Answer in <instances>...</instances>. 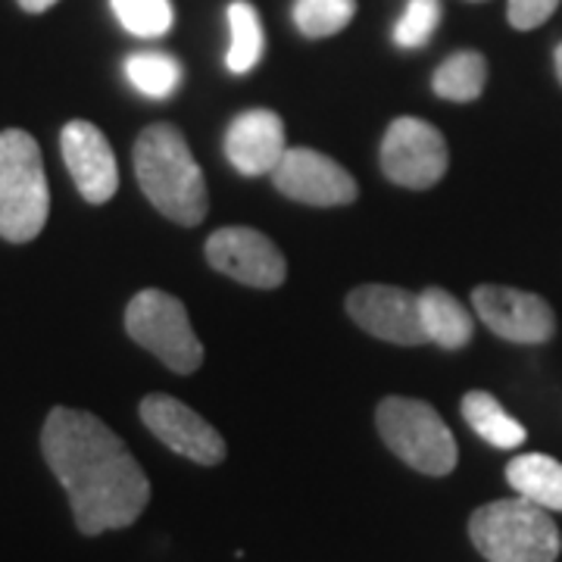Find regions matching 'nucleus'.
<instances>
[{
	"label": "nucleus",
	"mask_w": 562,
	"mask_h": 562,
	"mask_svg": "<svg viewBox=\"0 0 562 562\" xmlns=\"http://www.w3.org/2000/svg\"><path fill=\"white\" fill-rule=\"evenodd\" d=\"M41 450L66 487L81 535L128 528L150 503V482L132 450L94 413L54 406Z\"/></svg>",
	"instance_id": "1"
},
{
	"label": "nucleus",
	"mask_w": 562,
	"mask_h": 562,
	"mask_svg": "<svg viewBox=\"0 0 562 562\" xmlns=\"http://www.w3.org/2000/svg\"><path fill=\"white\" fill-rule=\"evenodd\" d=\"M132 160L144 198L166 220L179 225H201L206 220V206H210L206 179L176 125L169 122L147 125L135 140Z\"/></svg>",
	"instance_id": "2"
},
{
	"label": "nucleus",
	"mask_w": 562,
	"mask_h": 562,
	"mask_svg": "<svg viewBox=\"0 0 562 562\" xmlns=\"http://www.w3.org/2000/svg\"><path fill=\"white\" fill-rule=\"evenodd\" d=\"M469 538L487 562H557L562 538L550 513L525 497L479 506Z\"/></svg>",
	"instance_id": "3"
},
{
	"label": "nucleus",
	"mask_w": 562,
	"mask_h": 562,
	"mask_svg": "<svg viewBox=\"0 0 562 562\" xmlns=\"http://www.w3.org/2000/svg\"><path fill=\"white\" fill-rule=\"evenodd\" d=\"M50 213V188L38 140L22 128L0 132V238H38Z\"/></svg>",
	"instance_id": "4"
},
{
	"label": "nucleus",
	"mask_w": 562,
	"mask_h": 562,
	"mask_svg": "<svg viewBox=\"0 0 562 562\" xmlns=\"http://www.w3.org/2000/svg\"><path fill=\"white\" fill-rule=\"evenodd\" d=\"M375 425L387 450L422 475L441 479L457 469V438L431 403L384 397L375 409Z\"/></svg>",
	"instance_id": "5"
},
{
	"label": "nucleus",
	"mask_w": 562,
	"mask_h": 562,
	"mask_svg": "<svg viewBox=\"0 0 562 562\" xmlns=\"http://www.w3.org/2000/svg\"><path fill=\"white\" fill-rule=\"evenodd\" d=\"M125 331L179 375H191L203 366V344L191 328L184 303L160 288H144L132 297L125 310Z\"/></svg>",
	"instance_id": "6"
},
{
	"label": "nucleus",
	"mask_w": 562,
	"mask_h": 562,
	"mask_svg": "<svg viewBox=\"0 0 562 562\" xmlns=\"http://www.w3.org/2000/svg\"><path fill=\"white\" fill-rule=\"evenodd\" d=\"M379 162L387 181L401 188H413V191H425L447 176L450 147L431 122L401 116L384 132Z\"/></svg>",
	"instance_id": "7"
},
{
	"label": "nucleus",
	"mask_w": 562,
	"mask_h": 562,
	"mask_svg": "<svg viewBox=\"0 0 562 562\" xmlns=\"http://www.w3.org/2000/svg\"><path fill=\"white\" fill-rule=\"evenodd\" d=\"M203 254L216 272L241 281L247 288L269 291V288H279L288 276V262L276 241L247 225H228V228L213 232L206 238Z\"/></svg>",
	"instance_id": "8"
},
{
	"label": "nucleus",
	"mask_w": 562,
	"mask_h": 562,
	"mask_svg": "<svg viewBox=\"0 0 562 562\" xmlns=\"http://www.w3.org/2000/svg\"><path fill=\"white\" fill-rule=\"evenodd\" d=\"M272 184L288 201L306 206H347L357 201V179L341 162L325 157L313 147H288L272 169Z\"/></svg>",
	"instance_id": "9"
},
{
	"label": "nucleus",
	"mask_w": 562,
	"mask_h": 562,
	"mask_svg": "<svg viewBox=\"0 0 562 562\" xmlns=\"http://www.w3.org/2000/svg\"><path fill=\"white\" fill-rule=\"evenodd\" d=\"M472 306L479 319L503 341L543 344L557 331L553 306L538 294L509 284H479L472 291Z\"/></svg>",
	"instance_id": "10"
},
{
	"label": "nucleus",
	"mask_w": 562,
	"mask_h": 562,
	"mask_svg": "<svg viewBox=\"0 0 562 562\" xmlns=\"http://www.w3.org/2000/svg\"><path fill=\"white\" fill-rule=\"evenodd\" d=\"M140 422L172 453L198 462V465H220L228 453L220 431L203 419L201 413H194L188 403H181L179 397H169V394L144 397L140 401Z\"/></svg>",
	"instance_id": "11"
},
{
	"label": "nucleus",
	"mask_w": 562,
	"mask_h": 562,
	"mask_svg": "<svg viewBox=\"0 0 562 562\" xmlns=\"http://www.w3.org/2000/svg\"><path fill=\"white\" fill-rule=\"evenodd\" d=\"M350 319L372 338L387 344L416 347L425 344L419 316V294L397 284H360L347 294Z\"/></svg>",
	"instance_id": "12"
},
{
	"label": "nucleus",
	"mask_w": 562,
	"mask_h": 562,
	"mask_svg": "<svg viewBox=\"0 0 562 562\" xmlns=\"http://www.w3.org/2000/svg\"><path fill=\"white\" fill-rule=\"evenodd\" d=\"M63 162L88 203H106L120 188V166L110 140L94 122L76 120L60 135Z\"/></svg>",
	"instance_id": "13"
},
{
	"label": "nucleus",
	"mask_w": 562,
	"mask_h": 562,
	"mask_svg": "<svg viewBox=\"0 0 562 562\" xmlns=\"http://www.w3.org/2000/svg\"><path fill=\"white\" fill-rule=\"evenodd\" d=\"M222 150L241 176H272L288 150L284 122L276 110H244L228 122Z\"/></svg>",
	"instance_id": "14"
},
{
	"label": "nucleus",
	"mask_w": 562,
	"mask_h": 562,
	"mask_svg": "<svg viewBox=\"0 0 562 562\" xmlns=\"http://www.w3.org/2000/svg\"><path fill=\"white\" fill-rule=\"evenodd\" d=\"M419 316L425 341L438 344L441 350H462L475 338L472 313L443 288H425L419 294Z\"/></svg>",
	"instance_id": "15"
},
{
	"label": "nucleus",
	"mask_w": 562,
	"mask_h": 562,
	"mask_svg": "<svg viewBox=\"0 0 562 562\" xmlns=\"http://www.w3.org/2000/svg\"><path fill=\"white\" fill-rule=\"evenodd\" d=\"M509 487L547 513H562V462L547 453H522L506 465Z\"/></svg>",
	"instance_id": "16"
},
{
	"label": "nucleus",
	"mask_w": 562,
	"mask_h": 562,
	"mask_svg": "<svg viewBox=\"0 0 562 562\" xmlns=\"http://www.w3.org/2000/svg\"><path fill=\"white\" fill-rule=\"evenodd\" d=\"M228 22V50H225V69L232 76H247L260 66L266 54V32H262L260 13L250 0H232L225 7Z\"/></svg>",
	"instance_id": "17"
},
{
	"label": "nucleus",
	"mask_w": 562,
	"mask_h": 562,
	"mask_svg": "<svg viewBox=\"0 0 562 562\" xmlns=\"http://www.w3.org/2000/svg\"><path fill=\"white\" fill-rule=\"evenodd\" d=\"M462 419L465 425L497 450H513V447H522L528 431H525L522 422H516L501 401L487 391H469L462 397Z\"/></svg>",
	"instance_id": "18"
},
{
	"label": "nucleus",
	"mask_w": 562,
	"mask_h": 562,
	"mask_svg": "<svg viewBox=\"0 0 562 562\" xmlns=\"http://www.w3.org/2000/svg\"><path fill=\"white\" fill-rule=\"evenodd\" d=\"M122 72L140 98H150V101L172 98L181 88V79H184L179 57H172L166 50H135L125 57Z\"/></svg>",
	"instance_id": "19"
},
{
	"label": "nucleus",
	"mask_w": 562,
	"mask_h": 562,
	"mask_svg": "<svg viewBox=\"0 0 562 562\" xmlns=\"http://www.w3.org/2000/svg\"><path fill=\"white\" fill-rule=\"evenodd\" d=\"M487 85V60L479 50H457L435 69L431 91L450 103H472L484 94Z\"/></svg>",
	"instance_id": "20"
},
{
	"label": "nucleus",
	"mask_w": 562,
	"mask_h": 562,
	"mask_svg": "<svg viewBox=\"0 0 562 562\" xmlns=\"http://www.w3.org/2000/svg\"><path fill=\"white\" fill-rule=\"evenodd\" d=\"M357 16V0H294L291 22L303 38H335Z\"/></svg>",
	"instance_id": "21"
},
{
	"label": "nucleus",
	"mask_w": 562,
	"mask_h": 562,
	"mask_svg": "<svg viewBox=\"0 0 562 562\" xmlns=\"http://www.w3.org/2000/svg\"><path fill=\"white\" fill-rule=\"evenodd\" d=\"M110 10L135 38H162L176 29L172 0H110Z\"/></svg>",
	"instance_id": "22"
},
{
	"label": "nucleus",
	"mask_w": 562,
	"mask_h": 562,
	"mask_svg": "<svg viewBox=\"0 0 562 562\" xmlns=\"http://www.w3.org/2000/svg\"><path fill=\"white\" fill-rule=\"evenodd\" d=\"M441 0H406L401 20L391 29V41L401 50H422L441 25Z\"/></svg>",
	"instance_id": "23"
},
{
	"label": "nucleus",
	"mask_w": 562,
	"mask_h": 562,
	"mask_svg": "<svg viewBox=\"0 0 562 562\" xmlns=\"http://www.w3.org/2000/svg\"><path fill=\"white\" fill-rule=\"evenodd\" d=\"M562 0H506V20L516 32H535L553 20Z\"/></svg>",
	"instance_id": "24"
},
{
	"label": "nucleus",
	"mask_w": 562,
	"mask_h": 562,
	"mask_svg": "<svg viewBox=\"0 0 562 562\" xmlns=\"http://www.w3.org/2000/svg\"><path fill=\"white\" fill-rule=\"evenodd\" d=\"M16 3H20L25 13H47L57 0H16Z\"/></svg>",
	"instance_id": "25"
},
{
	"label": "nucleus",
	"mask_w": 562,
	"mask_h": 562,
	"mask_svg": "<svg viewBox=\"0 0 562 562\" xmlns=\"http://www.w3.org/2000/svg\"><path fill=\"white\" fill-rule=\"evenodd\" d=\"M553 72H557V81L562 85V41L557 44V50H553Z\"/></svg>",
	"instance_id": "26"
}]
</instances>
